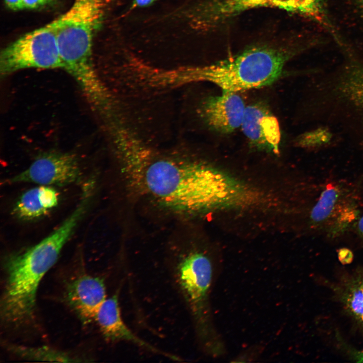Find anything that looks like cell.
Wrapping results in <instances>:
<instances>
[{"label": "cell", "instance_id": "6da1fadb", "mask_svg": "<svg viewBox=\"0 0 363 363\" xmlns=\"http://www.w3.org/2000/svg\"><path fill=\"white\" fill-rule=\"evenodd\" d=\"M122 155L133 181L170 208L198 213L243 208L249 202V187L213 166L153 157L134 143Z\"/></svg>", "mask_w": 363, "mask_h": 363}, {"label": "cell", "instance_id": "7a4b0ae2", "mask_svg": "<svg viewBox=\"0 0 363 363\" xmlns=\"http://www.w3.org/2000/svg\"><path fill=\"white\" fill-rule=\"evenodd\" d=\"M78 224L75 217L69 216L38 244L5 259L6 281L1 301L5 324L18 328L32 323L39 285L56 263Z\"/></svg>", "mask_w": 363, "mask_h": 363}, {"label": "cell", "instance_id": "3957f363", "mask_svg": "<svg viewBox=\"0 0 363 363\" xmlns=\"http://www.w3.org/2000/svg\"><path fill=\"white\" fill-rule=\"evenodd\" d=\"M310 110L312 121L331 126L363 150V60L350 56L314 75Z\"/></svg>", "mask_w": 363, "mask_h": 363}, {"label": "cell", "instance_id": "277c9868", "mask_svg": "<svg viewBox=\"0 0 363 363\" xmlns=\"http://www.w3.org/2000/svg\"><path fill=\"white\" fill-rule=\"evenodd\" d=\"M106 0H74L65 13L51 22L65 69L78 83L90 103L106 94L94 68L93 40L107 4Z\"/></svg>", "mask_w": 363, "mask_h": 363}, {"label": "cell", "instance_id": "5b68a950", "mask_svg": "<svg viewBox=\"0 0 363 363\" xmlns=\"http://www.w3.org/2000/svg\"><path fill=\"white\" fill-rule=\"evenodd\" d=\"M170 272L192 319L198 341L206 354L219 356L225 352L213 322L210 294L214 264L207 253L196 248L177 254Z\"/></svg>", "mask_w": 363, "mask_h": 363}, {"label": "cell", "instance_id": "8992f818", "mask_svg": "<svg viewBox=\"0 0 363 363\" xmlns=\"http://www.w3.org/2000/svg\"><path fill=\"white\" fill-rule=\"evenodd\" d=\"M291 54L268 46L255 47L209 66L183 71L186 81L214 83L237 92L273 84L281 76Z\"/></svg>", "mask_w": 363, "mask_h": 363}, {"label": "cell", "instance_id": "52a82bcc", "mask_svg": "<svg viewBox=\"0 0 363 363\" xmlns=\"http://www.w3.org/2000/svg\"><path fill=\"white\" fill-rule=\"evenodd\" d=\"M277 8L318 22L325 17L322 0H206L188 12L191 23L199 29L210 30L252 9Z\"/></svg>", "mask_w": 363, "mask_h": 363}, {"label": "cell", "instance_id": "ba28073f", "mask_svg": "<svg viewBox=\"0 0 363 363\" xmlns=\"http://www.w3.org/2000/svg\"><path fill=\"white\" fill-rule=\"evenodd\" d=\"M361 199L354 186L344 182L327 185L313 207L310 215L312 227L328 238L346 234L360 217Z\"/></svg>", "mask_w": 363, "mask_h": 363}, {"label": "cell", "instance_id": "9c48e42d", "mask_svg": "<svg viewBox=\"0 0 363 363\" xmlns=\"http://www.w3.org/2000/svg\"><path fill=\"white\" fill-rule=\"evenodd\" d=\"M31 68H63L55 32L51 22L25 34L1 53L2 76Z\"/></svg>", "mask_w": 363, "mask_h": 363}, {"label": "cell", "instance_id": "30bf717a", "mask_svg": "<svg viewBox=\"0 0 363 363\" xmlns=\"http://www.w3.org/2000/svg\"><path fill=\"white\" fill-rule=\"evenodd\" d=\"M80 175L78 162L73 154L50 152L39 155L27 169L11 177L9 182L65 185L77 182Z\"/></svg>", "mask_w": 363, "mask_h": 363}, {"label": "cell", "instance_id": "8fae6325", "mask_svg": "<svg viewBox=\"0 0 363 363\" xmlns=\"http://www.w3.org/2000/svg\"><path fill=\"white\" fill-rule=\"evenodd\" d=\"M104 338L111 342L124 341L173 360L180 358L162 350L137 335L124 322L121 315L118 293L106 298L94 318Z\"/></svg>", "mask_w": 363, "mask_h": 363}, {"label": "cell", "instance_id": "7c38bea8", "mask_svg": "<svg viewBox=\"0 0 363 363\" xmlns=\"http://www.w3.org/2000/svg\"><path fill=\"white\" fill-rule=\"evenodd\" d=\"M240 127L255 148L278 153L281 138L279 123L266 105L256 103L246 106Z\"/></svg>", "mask_w": 363, "mask_h": 363}, {"label": "cell", "instance_id": "4fadbf2b", "mask_svg": "<svg viewBox=\"0 0 363 363\" xmlns=\"http://www.w3.org/2000/svg\"><path fill=\"white\" fill-rule=\"evenodd\" d=\"M65 296L69 306L83 321L91 322L107 298L105 283L99 277L81 275L68 284Z\"/></svg>", "mask_w": 363, "mask_h": 363}, {"label": "cell", "instance_id": "5bb4252c", "mask_svg": "<svg viewBox=\"0 0 363 363\" xmlns=\"http://www.w3.org/2000/svg\"><path fill=\"white\" fill-rule=\"evenodd\" d=\"M246 108L244 100L236 92L222 90L221 94L205 101L202 114L212 129L228 134L241 127Z\"/></svg>", "mask_w": 363, "mask_h": 363}, {"label": "cell", "instance_id": "9a60e30c", "mask_svg": "<svg viewBox=\"0 0 363 363\" xmlns=\"http://www.w3.org/2000/svg\"><path fill=\"white\" fill-rule=\"evenodd\" d=\"M58 200V194L51 186L39 185L20 196L13 212L21 219L32 220L44 215L55 207Z\"/></svg>", "mask_w": 363, "mask_h": 363}, {"label": "cell", "instance_id": "2e32d148", "mask_svg": "<svg viewBox=\"0 0 363 363\" xmlns=\"http://www.w3.org/2000/svg\"><path fill=\"white\" fill-rule=\"evenodd\" d=\"M333 290L347 315L363 328V271L345 276Z\"/></svg>", "mask_w": 363, "mask_h": 363}, {"label": "cell", "instance_id": "e0dca14e", "mask_svg": "<svg viewBox=\"0 0 363 363\" xmlns=\"http://www.w3.org/2000/svg\"><path fill=\"white\" fill-rule=\"evenodd\" d=\"M343 136L330 125L319 123L299 135L294 140L298 147L311 151H320L338 145Z\"/></svg>", "mask_w": 363, "mask_h": 363}, {"label": "cell", "instance_id": "ac0fdd59", "mask_svg": "<svg viewBox=\"0 0 363 363\" xmlns=\"http://www.w3.org/2000/svg\"><path fill=\"white\" fill-rule=\"evenodd\" d=\"M7 347L13 354L29 360L62 362L84 361L81 358L51 347H28L15 344H8Z\"/></svg>", "mask_w": 363, "mask_h": 363}, {"label": "cell", "instance_id": "d6986e66", "mask_svg": "<svg viewBox=\"0 0 363 363\" xmlns=\"http://www.w3.org/2000/svg\"><path fill=\"white\" fill-rule=\"evenodd\" d=\"M24 9H36L50 3L53 0H22Z\"/></svg>", "mask_w": 363, "mask_h": 363}, {"label": "cell", "instance_id": "ffe728a7", "mask_svg": "<svg viewBox=\"0 0 363 363\" xmlns=\"http://www.w3.org/2000/svg\"><path fill=\"white\" fill-rule=\"evenodd\" d=\"M338 257L341 262L346 264L351 261L353 254L350 250L343 248L339 251Z\"/></svg>", "mask_w": 363, "mask_h": 363}, {"label": "cell", "instance_id": "44dd1931", "mask_svg": "<svg viewBox=\"0 0 363 363\" xmlns=\"http://www.w3.org/2000/svg\"><path fill=\"white\" fill-rule=\"evenodd\" d=\"M7 7L14 11L24 9L22 0H4Z\"/></svg>", "mask_w": 363, "mask_h": 363}, {"label": "cell", "instance_id": "7402d4cb", "mask_svg": "<svg viewBox=\"0 0 363 363\" xmlns=\"http://www.w3.org/2000/svg\"><path fill=\"white\" fill-rule=\"evenodd\" d=\"M158 0H133L131 8L147 7L153 4Z\"/></svg>", "mask_w": 363, "mask_h": 363}, {"label": "cell", "instance_id": "603a6c76", "mask_svg": "<svg viewBox=\"0 0 363 363\" xmlns=\"http://www.w3.org/2000/svg\"><path fill=\"white\" fill-rule=\"evenodd\" d=\"M348 354L352 359L355 361L363 362V351H359L355 349H349Z\"/></svg>", "mask_w": 363, "mask_h": 363}, {"label": "cell", "instance_id": "cb8c5ba5", "mask_svg": "<svg viewBox=\"0 0 363 363\" xmlns=\"http://www.w3.org/2000/svg\"><path fill=\"white\" fill-rule=\"evenodd\" d=\"M356 226L358 233L363 238V215L359 217Z\"/></svg>", "mask_w": 363, "mask_h": 363}, {"label": "cell", "instance_id": "d4e9b609", "mask_svg": "<svg viewBox=\"0 0 363 363\" xmlns=\"http://www.w3.org/2000/svg\"><path fill=\"white\" fill-rule=\"evenodd\" d=\"M361 7L363 9V0H358Z\"/></svg>", "mask_w": 363, "mask_h": 363}]
</instances>
